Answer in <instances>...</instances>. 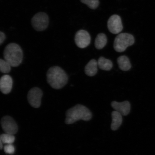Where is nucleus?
Listing matches in <instances>:
<instances>
[{
  "instance_id": "f257e3e1",
  "label": "nucleus",
  "mask_w": 155,
  "mask_h": 155,
  "mask_svg": "<svg viewBox=\"0 0 155 155\" xmlns=\"http://www.w3.org/2000/svg\"><path fill=\"white\" fill-rule=\"evenodd\" d=\"M46 76L48 84L56 90L62 88L67 84L68 80L67 73L61 68L58 66L50 68Z\"/></svg>"
},
{
  "instance_id": "f03ea898",
  "label": "nucleus",
  "mask_w": 155,
  "mask_h": 155,
  "mask_svg": "<svg viewBox=\"0 0 155 155\" xmlns=\"http://www.w3.org/2000/svg\"><path fill=\"white\" fill-rule=\"evenodd\" d=\"M65 123L71 124L79 120L88 121L91 119L92 113L86 106L78 104L68 110L66 114Z\"/></svg>"
},
{
  "instance_id": "7ed1b4c3",
  "label": "nucleus",
  "mask_w": 155,
  "mask_h": 155,
  "mask_svg": "<svg viewBox=\"0 0 155 155\" xmlns=\"http://www.w3.org/2000/svg\"><path fill=\"white\" fill-rule=\"evenodd\" d=\"M5 61L12 67H17L22 62L23 58L22 48L18 45L10 43L6 46L3 53Z\"/></svg>"
},
{
  "instance_id": "20e7f679",
  "label": "nucleus",
  "mask_w": 155,
  "mask_h": 155,
  "mask_svg": "<svg viewBox=\"0 0 155 155\" xmlns=\"http://www.w3.org/2000/svg\"><path fill=\"white\" fill-rule=\"evenodd\" d=\"M134 42L133 35L126 33L120 34L116 36L114 40V48L116 51L121 53L124 51L129 46L133 45Z\"/></svg>"
},
{
  "instance_id": "39448f33",
  "label": "nucleus",
  "mask_w": 155,
  "mask_h": 155,
  "mask_svg": "<svg viewBox=\"0 0 155 155\" xmlns=\"http://www.w3.org/2000/svg\"><path fill=\"white\" fill-rule=\"evenodd\" d=\"M31 23L35 30L38 31H42L48 28L49 24V18L46 13L38 12L32 17Z\"/></svg>"
},
{
  "instance_id": "423d86ee",
  "label": "nucleus",
  "mask_w": 155,
  "mask_h": 155,
  "mask_svg": "<svg viewBox=\"0 0 155 155\" xmlns=\"http://www.w3.org/2000/svg\"><path fill=\"white\" fill-rule=\"evenodd\" d=\"M42 96L43 93L39 88L34 87L31 89L28 95L29 103L32 107L35 108L39 107L41 104Z\"/></svg>"
},
{
  "instance_id": "0eeeda50",
  "label": "nucleus",
  "mask_w": 155,
  "mask_h": 155,
  "mask_svg": "<svg viewBox=\"0 0 155 155\" xmlns=\"http://www.w3.org/2000/svg\"><path fill=\"white\" fill-rule=\"evenodd\" d=\"M1 124L2 128L6 133L14 135L18 131V126L11 116H4L1 119Z\"/></svg>"
},
{
  "instance_id": "6e6552de",
  "label": "nucleus",
  "mask_w": 155,
  "mask_h": 155,
  "mask_svg": "<svg viewBox=\"0 0 155 155\" xmlns=\"http://www.w3.org/2000/svg\"><path fill=\"white\" fill-rule=\"evenodd\" d=\"M91 38L90 34L87 31L81 30L78 31L75 36V42L78 47L84 48L90 44Z\"/></svg>"
},
{
  "instance_id": "1a4fd4ad",
  "label": "nucleus",
  "mask_w": 155,
  "mask_h": 155,
  "mask_svg": "<svg viewBox=\"0 0 155 155\" xmlns=\"http://www.w3.org/2000/svg\"><path fill=\"white\" fill-rule=\"evenodd\" d=\"M107 27L108 30L111 33L114 34H119L123 28L120 17L116 15H112L108 19Z\"/></svg>"
},
{
  "instance_id": "9d476101",
  "label": "nucleus",
  "mask_w": 155,
  "mask_h": 155,
  "mask_svg": "<svg viewBox=\"0 0 155 155\" xmlns=\"http://www.w3.org/2000/svg\"><path fill=\"white\" fill-rule=\"evenodd\" d=\"M111 105L115 111L119 112L122 116H127L130 112V104L127 101L122 102L113 101L111 102Z\"/></svg>"
},
{
  "instance_id": "9b49d317",
  "label": "nucleus",
  "mask_w": 155,
  "mask_h": 155,
  "mask_svg": "<svg viewBox=\"0 0 155 155\" xmlns=\"http://www.w3.org/2000/svg\"><path fill=\"white\" fill-rule=\"evenodd\" d=\"M13 80L8 75L2 76L0 80V89L4 94H7L11 92L12 88Z\"/></svg>"
},
{
  "instance_id": "f8f14e48",
  "label": "nucleus",
  "mask_w": 155,
  "mask_h": 155,
  "mask_svg": "<svg viewBox=\"0 0 155 155\" xmlns=\"http://www.w3.org/2000/svg\"><path fill=\"white\" fill-rule=\"evenodd\" d=\"M112 121L111 125L112 130L116 131L119 128L123 122L122 115L119 112L114 111L112 112Z\"/></svg>"
},
{
  "instance_id": "ddd939ff",
  "label": "nucleus",
  "mask_w": 155,
  "mask_h": 155,
  "mask_svg": "<svg viewBox=\"0 0 155 155\" xmlns=\"http://www.w3.org/2000/svg\"><path fill=\"white\" fill-rule=\"evenodd\" d=\"M97 62L95 59H92L87 64L85 68V72L88 76L92 77L97 72Z\"/></svg>"
},
{
  "instance_id": "4468645a",
  "label": "nucleus",
  "mask_w": 155,
  "mask_h": 155,
  "mask_svg": "<svg viewBox=\"0 0 155 155\" xmlns=\"http://www.w3.org/2000/svg\"><path fill=\"white\" fill-rule=\"evenodd\" d=\"M117 62L120 69L124 71H127L131 69V65L129 59L127 56H121L118 58Z\"/></svg>"
},
{
  "instance_id": "2eb2a0df",
  "label": "nucleus",
  "mask_w": 155,
  "mask_h": 155,
  "mask_svg": "<svg viewBox=\"0 0 155 155\" xmlns=\"http://www.w3.org/2000/svg\"><path fill=\"white\" fill-rule=\"evenodd\" d=\"M97 63L99 68L104 71H110L113 66V64L110 60L103 57L99 58Z\"/></svg>"
},
{
  "instance_id": "dca6fc26",
  "label": "nucleus",
  "mask_w": 155,
  "mask_h": 155,
  "mask_svg": "<svg viewBox=\"0 0 155 155\" xmlns=\"http://www.w3.org/2000/svg\"><path fill=\"white\" fill-rule=\"evenodd\" d=\"M107 43V38L106 35L100 33L97 35L95 41V46L97 49H101L105 46Z\"/></svg>"
},
{
  "instance_id": "f3484780",
  "label": "nucleus",
  "mask_w": 155,
  "mask_h": 155,
  "mask_svg": "<svg viewBox=\"0 0 155 155\" xmlns=\"http://www.w3.org/2000/svg\"><path fill=\"white\" fill-rule=\"evenodd\" d=\"M15 139L14 135L7 133L3 134L0 136V140L2 141L3 144H12L14 142Z\"/></svg>"
},
{
  "instance_id": "a211bd4d",
  "label": "nucleus",
  "mask_w": 155,
  "mask_h": 155,
  "mask_svg": "<svg viewBox=\"0 0 155 155\" xmlns=\"http://www.w3.org/2000/svg\"><path fill=\"white\" fill-rule=\"evenodd\" d=\"M11 66L5 60H0V71L3 73H9L11 70Z\"/></svg>"
},
{
  "instance_id": "6ab92c4d",
  "label": "nucleus",
  "mask_w": 155,
  "mask_h": 155,
  "mask_svg": "<svg viewBox=\"0 0 155 155\" xmlns=\"http://www.w3.org/2000/svg\"><path fill=\"white\" fill-rule=\"evenodd\" d=\"M81 2L87 5L90 8L96 9L99 5L98 0H80Z\"/></svg>"
},
{
  "instance_id": "aec40b11",
  "label": "nucleus",
  "mask_w": 155,
  "mask_h": 155,
  "mask_svg": "<svg viewBox=\"0 0 155 155\" xmlns=\"http://www.w3.org/2000/svg\"><path fill=\"white\" fill-rule=\"evenodd\" d=\"M4 150L6 154H12L15 152V148L12 144H6L4 147Z\"/></svg>"
},
{
  "instance_id": "412c9836",
  "label": "nucleus",
  "mask_w": 155,
  "mask_h": 155,
  "mask_svg": "<svg viewBox=\"0 0 155 155\" xmlns=\"http://www.w3.org/2000/svg\"><path fill=\"white\" fill-rule=\"evenodd\" d=\"M6 38L5 35L4 33L2 32H0V44H2L5 41Z\"/></svg>"
},
{
  "instance_id": "4be33fe9",
  "label": "nucleus",
  "mask_w": 155,
  "mask_h": 155,
  "mask_svg": "<svg viewBox=\"0 0 155 155\" xmlns=\"http://www.w3.org/2000/svg\"><path fill=\"white\" fill-rule=\"evenodd\" d=\"M3 148V143L2 142V141L0 140V148L1 150H2Z\"/></svg>"
}]
</instances>
